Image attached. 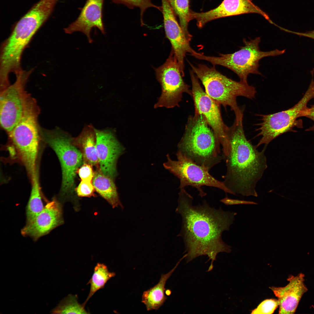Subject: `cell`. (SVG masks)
<instances>
[{"mask_svg": "<svg viewBox=\"0 0 314 314\" xmlns=\"http://www.w3.org/2000/svg\"><path fill=\"white\" fill-rule=\"evenodd\" d=\"M193 197L184 188L180 189L176 212L182 219V226L178 236L183 239L186 248V263L199 256L207 255L211 260L207 271L213 269V262L220 252L230 253L231 247L223 240V231H229L233 224L234 212L216 209L205 201L193 205Z\"/></svg>", "mask_w": 314, "mask_h": 314, "instance_id": "obj_1", "label": "cell"}, {"mask_svg": "<svg viewBox=\"0 0 314 314\" xmlns=\"http://www.w3.org/2000/svg\"><path fill=\"white\" fill-rule=\"evenodd\" d=\"M228 137L230 147L228 155L224 158L226 172L223 182L234 195L257 197L256 185L267 167L264 154L267 145L259 151L247 140L242 120H235L229 127Z\"/></svg>", "mask_w": 314, "mask_h": 314, "instance_id": "obj_2", "label": "cell"}, {"mask_svg": "<svg viewBox=\"0 0 314 314\" xmlns=\"http://www.w3.org/2000/svg\"><path fill=\"white\" fill-rule=\"evenodd\" d=\"M220 144L204 115L195 111L189 116L178 151L209 170L221 162Z\"/></svg>", "mask_w": 314, "mask_h": 314, "instance_id": "obj_3", "label": "cell"}, {"mask_svg": "<svg viewBox=\"0 0 314 314\" xmlns=\"http://www.w3.org/2000/svg\"><path fill=\"white\" fill-rule=\"evenodd\" d=\"M57 1L40 0L18 22L1 47L0 60L3 64L12 67L20 66L24 49L50 15Z\"/></svg>", "mask_w": 314, "mask_h": 314, "instance_id": "obj_4", "label": "cell"}, {"mask_svg": "<svg viewBox=\"0 0 314 314\" xmlns=\"http://www.w3.org/2000/svg\"><path fill=\"white\" fill-rule=\"evenodd\" d=\"M189 63L192 71L204 85L206 93L218 105L225 108L230 107L235 113L236 120L242 119L243 111L238 105L237 97L240 96L254 98L256 93L255 88L248 83L228 78L217 71L215 66L210 67L199 64L195 66Z\"/></svg>", "mask_w": 314, "mask_h": 314, "instance_id": "obj_5", "label": "cell"}, {"mask_svg": "<svg viewBox=\"0 0 314 314\" xmlns=\"http://www.w3.org/2000/svg\"><path fill=\"white\" fill-rule=\"evenodd\" d=\"M40 109L34 98L27 102L20 120L8 133L21 161L31 177L35 173L40 138Z\"/></svg>", "mask_w": 314, "mask_h": 314, "instance_id": "obj_6", "label": "cell"}, {"mask_svg": "<svg viewBox=\"0 0 314 314\" xmlns=\"http://www.w3.org/2000/svg\"><path fill=\"white\" fill-rule=\"evenodd\" d=\"M244 45L240 49L230 54H219L215 57L204 55L194 51L191 56L196 58L207 61L213 66L220 65L233 71L239 76L240 81L247 83V78L250 74L262 75L258 70L259 62L262 58L267 56H275L283 54L286 49H275L268 51L260 50L259 44L261 38L258 37L249 41L243 40Z\"/></svg>", "mask_w": 314, "mask_h": 314, "instance_id": "obj_7", "label": "cell"}, {"mask_svg": "<svg viewBox=\"0 0 314 314\" xmlns=\"http://www.w3.org/2000/svg\"><path fill=\"white\" fill-rule=\"evenodd\" d=\"M40 138L55 152L62 171L60 195L62 198L72 195L75 191L77 171L83 162L80 150L72 144L71 138L60 130H49L39 127Z\"/></svg>", "mask_w": 314, "mask_h": 314, "instance_id": "obj_8", "label": "cell"}, {"mask_svg": "<svg viewBox=\"0 0 314 314\" xmlns=\"http://www.w3.org/2000/svg\"><path fill=\"white\" fill-rule=\"evenodd\" d=\"M314 98V80L312 78L310 85L301 99L294 106L287 110L275 113L260 115L262 122L258 124L259 128L256 130L259 133L256 137L261 138L256 145L257 148L262 144L267 145L280 135L288 131H293L292 128L297 126L302 127V123L297 119L303 117L308 108V101Z\"/></svg>", "mask_w": 314, "mask_h": 314, "instance_id": "obj_9", "label": "cell"}, {"mask_svg": "<svg viewBox=\"0 0 314 314\" xmlns=\"http://www.w3.org/2000/svg\"><path fill=\"white\" fill-rule=\"evenodd\" d=\"M176 155L177 160H173L167 154V160L163 164V166L179 180L180 189L185 188L188 186H192L197 189L199 192V195L201 197L207 194L201 188L204 186L216 188L226 193L234 195L223 181H218L212 176L207 168L197 164L179 151Z\"/></svg>", "mask_w": 314, "mask_h": 314, "instance_id": "obj_10", "label": "cell"}, {"mask_svg": "<svg viewBox=\"0 0 314 314\" xmlns=\"http://www.w3.org/2000/svg\"><path fill=\"white\" fill-rule=\"evenodd\" d=\"M32 71L22 69L16 74L14 83L0 92V125L8 133L17 124L22 116L29 95L25 90V86Z\"/></svg>", "mask_w": 314, "mask_h": 314, "instance_id": "obj_11", "label": "cell"}, {"mask_svg": "<svg viewBox=\"0 0 314 314\" xmlns=\"http://www.w3.org/2000/svg\"><path fill=\"white\" fill-rule=\"evenodd\" d=\"M155 71L162 92L155 108H170L179 106L184 93L192 96V90L182 78L179 65L172 50L165 63Z\"/></svg>", "mask_w": 314, "mask_h": 314, "instance_id": "obj_12", "label": "cell"}, {"mask_svg": "<svg viewBox=\"0 0 314 314\" xmlns=\"http://www.w3.org/2000/svg\"><path fill=\"white\" fill-rule=\"evenodd\" d=\"M190 74L195 111L205 117L218 142L221 145L223 153L226 154L230 146L228 137L229 127L223 121L219 105L204 91L197 77L192 70L190 71Z\"/></svg>", "mask_w": 314, "mask_h": 314, "instance_id": "obj_13", "label": "cell"}, {"mask_svg": "<svg viewBox=\"0 0 314 314\" xmlns=\"http://www.w3.org/2000/svg\"><path fill=\"white\" fill-rule=\"evenodd\" d=\"M64 223L61 203L55 197L49 201L43 209L21 229V234L35 241Z\"/></svg>", "mask_w": 314, "mask_h": 314, "instance_id": "obj_14", "label": "cell"}, {"mask_svg": "<svg viewBox=\"0 0 314 314\" xmlns=\"http://www.w3.org/2000/svg\"><path fill=\"white\" fill-rule=\"evenodd\" d=\"M164 28L166 36L170 42L174 55L179 65L182 75L184 76V59L186 54L194 50L176 21L168 0H161Z\"/></svg>", "mask_w": 314, "mask_h": 314, "instance_id": "obj_15", "label": "cell"}, {"mask_svg": "<svg viewBox=\"0 0 314 314\" xmlns=\"http://www.w3.org/2000/svg\"><path fill=\"white\" fill-rule=\"evenodd\" d=\"M95 130L100 168L104 174L114 180L117 175V160L125 149L110 132L95 129Z\"/></svg>", "mask_w": 314, "mask_h": 314, "instance_id": "obj_16", "label": "cell"}, {"mask_svg": "<svg viewBox=\"0 0 314 314\" xmlns=\"http://www.w3.org/2000/svg\"><path fill=\"white\" fill-rule=\"evenodd\" d=\"M258 13L269 21L268 15L250 0H224L216 8L205 12H193L192 17L197 21V26L201 28L206 23L218 18L245 13Z\"/></svg>", "mask_w": 314, "mask_h": 314, "instance_id": "obj_17", "label": "cell"}, {"mask_svg": "<svg viewBox=\"0 0 314 314\" xmlns=\"http://www.w3.org/2000/svg\"><path fill=\"white\" fill-rule=\"evenodd\" d=\"M104 0H87L77 19L64 30L71 34L77 31L86 36L88 42L93 41L90 36L93 27L98 28L104 35L106 33L102 20V10Z\"/></svg>", "mask_w": 314, "mask_h": 314, "instance_id": "obj_18", "label": "cell"}, {"mask_svg": "<svg viewBox=\"0 0 314 314\" xmlns=\"http://www.w3.org/2000/svg\"><path fill=\"white\" fill-rule=\"evenodd\" d=\"M304 275L302 273L289 277L288 283L283 287H271L270 288L277 298L279 313L292 314L296 311L303 295L307 291Z\"/></svg>", "mask_w": 314, "mask_h": 314, "instance_id": "obj_19", "label": "cell"}, {"mask_svg": "<svg viewBox=\"0 0 314 314\" xmlns=\"http://www.w3.org/2000/svg\"><path fill=\"white\" fill-rule=\"evenodd\" d=\"M72 144L81 152L83 162L100 167L96 150V138L95 129L90 125L85 127L77 137L71 138Z\"/></svg>", "mask_w": 314, "mask_h": 314, "instance_id": "obj_20", "label": "cell"}, {"mask_svg": "<svg viewBox=\"0 0 314 314\" xmlns=\"http://www.w3.org/2000/svg\"><path fill=\"white\" fill-rule=\"evenodd\" d=\"M114 179L104 174L100 167L94 172L92 183L98 193L111 205L113 208L124 207L120 201Z\"/></svg>", "mask_w": 314, "mask_h": 314, "instance_id": "obj_21", "label": "cell"}, {"mask_svg": "<svg viewBox=\"0 0 314 314\" xmlns=\"http://www.w3.org/2000/svg\"><path fill=\"white\" fill-rule=\"evenodd\" d=\"M186 257V255H184L171 270L166 274H162L157 284L143 292L142 295V302L145 305L147 311L158 310L163 305L167 298L165 294V286L166 281L181 261Z\"/></svg>", "mask_w": 314, "mask_h": 314, "instance_id": "obj_22", "label": "cell"}, {"mask_svg": "<svg viewBox=\"0 0 314 314\" xmlns=\"http://www.w3.org/2000/svg\"><path fill=\"white\" fill-rule=\"evenodd\" d=\"M38 169L31 178L32 188L30 197L26 208V223L32 221L44 208L49 201L44 200L39 186Z\"/></svg>", "mask_w": 314, "mask_h": 314, "instance_id": "obj_23", "label": "cell"}, {"mask_svg": "<svg viewBox=\"0 0 314 314\" xmlns=\"http://www.w3.org/2000/svg\"><path fill=\"white\" fill-rule=\"evenodd\" d=\"M114 272L109 271L107 266L104 263H97L95 267L93 273L87 284L90 285L88 296L83 304H85L94 294L99 290L103 288L108 280L114 277Z\"/></svg>", "mask_w": 314, "mask_h": 314, "instance_id": "obj_24", "label": "cell"}, {"mask_svg": "<svg viewBox=\"0 0 314 314\" xmlns=\"http://www.w3.org/2000/svg\"><path fill=\"white\" fill-rule=\"evenodd\" d=\"M174 13L178 17L180 25L187 39L190 42L192 35L188 29V23L191 20L189 0H168Z\"/></svg>", "mask_w": 314, "mask_h": 314, "instance_id": "obj_25", "label": "cell"}, {"mask_svg": "<svg viewBox=\"0 0 314 314\" xmlns=\"http://www.w3.org/2000/svg\"><path fill=\"white\" fill-rule=\"evenodd\" d=\"M76 295H68L63 299L58 305L53 309L51 313L54 314H88L85 308V306L80 304L78 301Z\"/></svg>", "mask_w": 314, "mask_h": 314, "instance_id": "obj_26", "label": "cell"}, {"mask_svg": "<svg viewBox=\"0 0 314 314\" xmlns=\"http://www.w3.org/2000/svg\"><path fill=\"white\" fill-rule=\"evenodd\" d=\"M114 2L120 3L130 8L137 7L140 10V19L142 21L144 13L148 8H154L162 11L161 6L160 7L154 4L151 0H112Z\"/></svg>", "mask_w": 314, "mask_h": 314, "instance_id": "obj_27", "label": "cell"}, {"mask_svg": "<svg viewBox=\"0 0 314 314\" xmlns=\"http://www.w3.org/2000/svg\"><path fill=\"white\" fill-rule=\"evenodd\" d=\"M278 301L275 299H266L253 310L251 314H270L273 313L279 306Z\"/></svg>", "mask_w": 314, "mask_h": 314, "instance_id": "obj_28", "label": "cell"}, {"mask_svg": "<svg viewBox=\"0 0 314 314\" xmlns=\"http://www.w3.org/2000/svg\"><path fill=\"white\" fill-rule=\"evenodd\" d=\"M92 181L81 180L78 185L75 189L77 195L79 197H95V189Z\"/></svg>", "mask_w": 314, "mask_h": 314, "instance_id": "obj_29", "label": "cell"}, {"mask_svg": "<svg viewBox=\"0 0 314 314\" xmlns=\"http://www.w3.org/2000/svg\"><path fill=\"white\" fill-rule=\"evenodd\" d=\"M92 167L90 164L84 163L78 169L77 173L81 180L92 181L94 174Z\"/></svg>", "mask_w": 314, "mask_h": 314, "instance_id": "obj_30", "label": "cell"}, {"mask_svg": "<svg viewBox=\"0 0 314 314\" xmlns=\"http://www.w3.org/2000/svg\"><path fill=\"white\" fill-rule=\"evenodd\" d=\"M220 201L226 205L239 204H258V203L253 201L232 199L227 197H226L221 199Z\"/></svg>", "mask_w": 314, "mask_h": 314, "instance_id": "obj_31", "label": "cell"}, {"mask_svg": "<svg viewBox=\"0 0 314 314\" xmlns=\"http://www.w3.org/2000/svg\"><path fill=\"white\" fill-rule=\"evenodd\" d=\"M310 108H308L304 112L303 116L308 117L312 120L314 122V105L310 106ZM314 131V124L311 127L306 129V131Z\"/></svg>", "mask_w": 314, "mask_h": 314, "instance_id": "obj_32", "label": "cell"}, {"mask_svg": "<svg viewBox=\"0 0 314 314\" xmlns=\"http://www.w3.org/2000/svg\"><path fill=\"white\" fill-rule=\"evenodd\" d=\"M286 31L295 34L300 36L310 38L314 40V30L308 31L305 32H299L290 31L286 29Z\"/></svg>", "mask_w": 314, "mask_h": 314, "instance_id": "obj_33", "label": "cell"}]
</instances>
